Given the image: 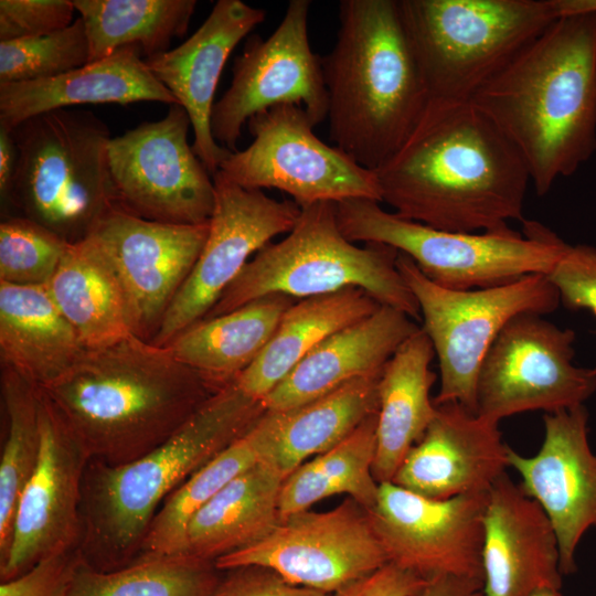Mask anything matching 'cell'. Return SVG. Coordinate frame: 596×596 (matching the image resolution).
Segmentation results:
<instances>
[{"label":"cell","mask_w":596,"mask_h":596,"mask_svg":"<svg viewBox=\"0 0 596 596\" xmlns=\"http://www.w3.org/2000/svg\"><path fill=\"white\" fill-rule=\"evenodd\" d=\"M375 173L393 213L437 230L500 232L525 220L526 162L472 100L430 98L408 138Z\"/></svg>","instance_id":"obj_1"},{"label":"cell","mask_w":596,"mask_h":596,"mask_svg":"<svg viewBox=\"0 0 596 596\" xmlns=\"http://www.w3.org/2000/svg\"><path fill=\"white\" fill-rule=\"evenodd\" d=\"M512 141L536 194L596 151V12L557 17L471 99Z\"/></svg>","instance_id":"obj_2"},{"label":"cell","mask_w":596,"mask_h":596,"mask_svg":"<svg viewBox=\"0 0 596 596\" xmlns=\"http://www.w3.org/2000/svg\"><path fill=\"white\" fill-rule=\"evenodd\" d=\"M220 389L168 347L129 336L86 349L41 391L89 459L121 465L167 441Z\"/></svg>","instance_id":"obj_3"},{"label":"cell","mask_w":596,"mask_h":596,"mask_svg":"<svg viewBox=\"0 0 596 596\" xmlns=\"http://www.w3.org/2000/svg\"><path fill=\"white\" fill-rule=\"evenodd\" d=\"M333 49L321 56L329 137L376 171L408 138L429 93L398 0H342Z\"/></svg>","instance_id":"obj_4"},{"label":"cell","mask_w":596,"mask_h":596,"mask_svg":"<svg viewBox=\"0 0 596 596\" xmlns=\"http://www.w3.org/2000/svg\"><path fill=\"white\" fill-rule=\"evenodd\" d=\"M266 411L263 401L224 385L163 444L121 465L89 459L83 479L79 551L100 572L135 562L167 498L246 434Z\"/></svg>","instance_id":"obj_5"},{"label":"cell","mask_w":596,"mask_h":596,"mask_svg":"<svg viewBox=\"0 0 596 596\" xmlns=\"http://www.w3.org/2000/svg\"><path fill=\"white\" fill-rule=\"evenodd\" d=\"M397 256L389 245L350 242L339 228L337 203L318 202L301 209L285 238L248 260L204 318L273 294L305 299L355 287L417 320L419 308L396 267Z\"/></svg>","instance_id":"obj_6"},{"label":"cell","mask_w":596,"mask_h":596,"mask_svg":"<svg viewBox=\"0 0 596 596\" xmlns=\"http://www.w3.org/2000/svg\"><path fill=\"white\" fill-rule=\"evenodd\" d=\"M430 98L471 100L556 18L552 0H398Z\"/></svg>","instance_id":"obj_7"},{"label":"cell","mask_w":596,"mask_h":596,"mask_svg":"<svg viewBox=\"0 0 596 596\" xmlns=\"http://www.w3.org/2000/svg\"><path fill=\"white\" fill-rule=\"evenodd\" d=\"M337 220L350 242L389 245L407 255L430 281L453 290L549 275L568 246L536 221L524 220L522 232H449L403 219L362 198L337 203Z\"/></svg>","instance_id":"obj_8"},{"label":"cell","mask_w":596,"mask_h":596,"mask_svg":"<svg viewBox=\"0 0 596 596\" xmlns=\"http://www.w3.org/2000/svg\"><path fill=\"white\" fill-rule=\"evenodd\" d=\"M11 131L19 160L10 203L67 243L85 238L116 205L107 125L91 111L63 108Z\"/></svg>","instance_id":"obj_9"},{"label":"cell","mask_w":596,"mask_h":596,"mask_svg":"<svg viewBox=\"0 0 596 596\" xmlns=\"http://www.w3.org/2000/svg\"><path fill=\"white\" fill-rule=\"evenodd\" d=\"M396 267L416 299L438 361L435 405L458 403L477 414V381L493 341L521 313L546 315L561 304L546 275H530L485 289L453 290L430 281L405 254Z\"/></svg>","instance_id":"obj_10"},{"label":"cell","mask_w":596,"mask_h":596,"mask_svg":"<svg viewBox=\"0 0 596 596\" xmlns=\"http://www.w3.org/2000/svg\"><path fill=\"white\" fill-rule=\"evenodd\" d=\"M247 126L252 143L232 152L219 169L230 181L246 189H277L300 209L356 198L382 202L375 171L319 139L301 106L272 107L251 117Z\"/></svg>","instance_id":"obj_11"},{"label":"cell","mask_w":596,"mask_h":596,"mask_svg":"<svg viewBox=\"0 0 596 596\" xmlns=\"http://www.w3.org/2000/svg\"><path fill=\"white\" fill-rule=\"evenodd\" d=\"M189 128L185 109L172 104L161 119L111 137L107 157L117 206L161 223L210 221L214 181L189 145Z\"/></svg>","instance_id":"obj_12"},{"label":"cell","mask_w":596,"mask_h":596,"mask_svg":"<svg viewBox=\"0 0 596 596\" xmlns=\"http://www.w3.org/2000/svg\"><path fill=\"white\" fill-rule=\"evenodd\" d=\"M575 332L538 313H521L500 331L478 374L477 414L498 423L541 409L584 405L596 391V368L574 364Z\"/></svg>","instance_id":"obj_13"},{"label":"cell","mask_w":596,"mask_h":596,"mask_svg":"<svg viewBox=\"0 0 596 596\" xmlns=\"http://www.w3.org/2000/svg\"><path fill=\"white\" fill-rule=\"evenodd\" d=\"M310 6L290 0L272 35L249 36L235 57L231 84L211 117L212 135L222 147L236 152L244 124L275 106L299 105L315 126L328 117L321 56L312 52L308 35Z\"/></svg>","instance_id":"obj_14"},{"label":"cell","mask_w":596,"mask_h":596,"mask_svg":"<svg viewBox=\"0 0 596 596\" xmlns=\"http://www.w3.org/2000/svg\"><path fill=\"white\" fill-rule=\"evenodd\" d=\"M386 563L368 510L351 498L328 511L281 519L258 543L215 561L220 571L266 566L295 585L329 595Z\"/></svg>","instance_id":"obj_15"},{"label":"cell","mask_w":596,"mask_h":596,"mask_svg":"<svg viewBox=\"0 0 596 596\" xmlns=\"http://www.w3.org/2000/svg\"><path fill=\"white\" fill-rule=\"evenodd\" d=\"M215 203L200 256L169 306L152 339L167 347L203 319L238 277L249 257L275 236L289 233L301 212L292 200H275L263 190L246 189L220 171L213 177Z\"/></svg>","instance_id":"obj_16"},{"label":"cell","mask_w":596,"mask_h":596,"mask_svg":"<svg viewBox=\"0 0 596 596\" xmlns=\"http://www.w3.org/2000/svg\"><path fill=\"white\" fill-rule=\"evenodd\" d=\"M488 492L430 499L387 481L368 512L389 563L426 581L454 575L483 583Z\"/></svg>","instance_id":"obj_17"},{"label":"cell","mask_w":596,"mask_h":596,"mask_svg":"<svg viewBox=\"0 0 596 596\" xmlns=\"http://www.w3.org/2000/svg\"><path fill=\"white\" fill-rule=\"evenodd\" d=\"M41 450L18 503L1 582L79 545L83 479L89 456L40 389Z\"/></svg>","instance_id":"obj_18"},{"label":"cell","mask_w":596,"mask_h":596,"mask_svg":"<svg viewBox=\"0 0 596 596\" xmlns=\"http://www.w3.org/2000/svg\"><path fill=\"white\" fill-rule=\"evenodd\" d=\"M209 222L169 224L138 217L117 205L91 233L123 284L132 336L152 341L205 244Z\"/></svg>","instance_id":"obj_19"},{"label":"cell","mask_w":596,"mask_h":596,"mask_svg":"<svg viewBox=\"0 0 596 596\" xmlns=\"http://www.w3.org/2000/svg\"><path fill=\"white\" fill-rule=\"evenodd\" d=\"M544 438L531 457L511 447L508 464L521 477L523 491L549 517L560 546L563 575L576 572V549L596 528V454L588 443V412L584 405L545 413Z\"/></svg>","instance_id":"obj_20"},{"label":"cell","mask_w":596,"mask_h":596,"mask_svg":"<svg viewBox=\"0 0 596 596\" xmlns=\"http://www.w3.org/2000/svg\"><path fill=\"white\" fill-rule=\"evenodd\" d=\"M265 17V10L241 0H219L187 41L145 58L153 76L188 113L194 136L192 149L212 177L232 153L212 135L217 84L232 51Z\"/></svg>","instance_id":"obj_21"},{"label":"cell","mask_w":596,"mask_h":596,"mask_svg":"<svg viewBox=\"0 0 596 596\" xmlns=\"http://www.w3.org/2000/svg\"><path fill=\"white\" fill-rule=\"evenodd\" d=\"M436 407L425 434L406 454L392 482L430 499L488 492L509 467V446L498 423L458 403Z\"/></svg>","instance_id":"obj_22"},{"label":"cell","mask_w":596,"mask_h":596,"mask_svg":"<svg viewBox=\"0 0 596 596\" xmlns=\"http://www.w3.org/2000/svg\"><path fill=\"white\" fill-rule=\"evenodd\" d=\"M555 530L542 507L507 472L488 492L483 519L485 596H530L560 590L562 572Z\"/></svg>","instance_id":"obj_23"},{"label":"cell","mask_w":596,"mask_h":596,"mask_svg":"<svg viewBox=\"0 0 596 596\" xmlns=\"http://www.w3.org/2000/svg\"><path fill=\"white\" fill-rule=\"evenodd\" d=\"M406 313L380 306L370 316L329 336L263 400L268 411L312 401L356 377L383 372L398 347L419 327Z\"/></svg>","instance_id":"obj_24"},{"label":"cell","mask_w":596,"mask_h":596,"mask_svg":"<svg viewBox=\"0 0 596 596\" xmlns=\"http://www.w3.org/2000/svg\"><path fill=\"white\" fill-rule=\"evenodd\" d=\"M177 104L153 76L136 46L88 62L61 75L0 84V126L8 130L38 115L86 104Z\"/></svg>","instance_id":"obj_25"},{"label":"cell","mask_w":596,"mask_h":596,"mask_svg":"<svg viewBox=\"0 0 596 596\" xmlns=\"http://www.w3.org/2000/svg\"><path fill=\"white\" fill-rule=\"evenodd\" d=\"M382 373L356 377L292 408L266 409L248 430L259 460L286 478L341 443L377 413Z\"/></svg>","instance_id":"obj_26"},{"label":"cell","mask_w":596,"mask_h":596,"mask_svg":"<svg viewBox=\"0 0 596 596\" xmlns=\"http://www.w3.org/2000/svg\"><path fill=\"white\" fill-rule=\"evenodd\" d=\"M86 351L46 286L0 281V359L39 389L66 374Z\"/></svg>","instance_id":"obj_27"},{"label":"cell","mask_w":596,"mask_h":596,"mask_svg":"<svg viewBox=\"0 0 596 596\" xmlns=\"http://www.w3.org/2000/svg\"><path fill=\"white\" fill-rule=\"evenodd\" d=\"M432 342L419 328L386 363L379 383L376 453L373 475L379 483L392 481L409 449L417 444L436 414L430 389L436 373Z\"/></svg>","instance_id":"obj_28"},{"label":"cell","mask_w":596,"mask_h":596,"mask_svg":"<svg viewBox=\"0 0 596 596\" xmlns=\"http://www.w3.org/2000/svg\"><path fill=\"white\" fill-rule=\"evenodd\" d=\"M45 286L85 349L104 348L132 336L120 278L92 237L67 244Z\"/></svg>","instance_id":"obj_29"},{"label":"cell","mask_w":596,"mask_h":596,"mask_svg":"<svg viewBox=\"0 0 596 596\" xmlns=\"http://www.w3.org/2000/svg\"><path fill=\"white\" fill-rule=\"evenodd\" d=\"M284 480L260 460L241 472L192 517L184 554L215 562L265 539L281 520Z\"/></svg>","instance_id":"obj_30"},{"label":"cell","mask_w":596,"mask_h":596,"mask_svg":"<svg viewBox=\"0 0 596 596\" xmlns=\"http://www.w3.org/2000/svg\"><path fill=\"white\" fill-rule=\"evenodd\" d=\"M294 304L286 295L264 296L193 323L167 347L181 363L222 387L255 361Z\"/></svg>","instance_id":"obj_31"},{"label":"cell","mask_w":596,"mask_h":596,"mask_svg":"<svg viewBox=\"0 0 596 596\" xmlns=\"http://www.w3.org/2000/svg\"><path fill=\"white\" fill-rule=\"evenodd\" d=\"M380 306L355 287L300 299L286 310L264 350L234 383L248 396L263 401L320 342Z\"/></svg>","instance_id":"obj_32"},{"label":"cell","mask_w":596,"mask_h":596,"mask_svg":"<svg viewBox=\"0 0 596 596\" xmlns=\"http://www.w3.org/2000/svg\"><path fill=\"white\" fill-rule=\"evenodd\" d=\"M376 422L377 413L341 443L305 461L285 478L279 496L281 519L338 494H348L366 510L375 504L380 488L373 475Z\"/></svg>","instance_id":"obj_33"},{"label":"cell","mask_w":596,"mask_h":596,"mask_svg":"<svg viewBox=\"0 0 596 596\" xmlns=\"http://www.w3.org/2000/svg\"><path fill=\"white\" fill-rule=\"evenodd\" d=\"M89 44V61L138 47L146 58L169 50L185 34L195 0H72Z\"/></svg>","instance_id":"obj_34"},{"label":"cell","mask_w":596,"mask_h":596,"mask_svg":"<svg viewBox=\"0 0 596 596\" xmlns=\"http://www.w3.org/2000/svg\"><path fill=\"white\" fill-rule=\"evenodd\" d=\"M223 573L189 554L140 556L110 572L82 561L66 596H209Z\"/></svg>","instance_id":"obj_35"},{"label":"cell","mask_w":596,"mask_h":596,"mask_svg":"<svg viewBox=\"0 0 596 596\" xmlns=\"http://www.w3.org/2000/svg\"><path fill=\"white\" fill-rule=\"evenodd\" d=\"M1 398L7 432L0 457V560L9 550L18 503L41 450L40 389L2 366Z\"/></svg>","instance_id":"obj_36"},{"label":"cell","mask_w":596,"mask_h":596,"mask_svg":"<svg viewBox=\"0 0 596 596\" xmlns=\"http://www.w3.org/2000/svg\"><path fill=\"white\" fill-rule=\"evenodd\" d=\"M257 461L258 453L247 432L167 498L151 523L140 556L184 554L188 524L195 512Z\"/></svg>","instance_id":"obj_37"},{"label":"cell","mask_w":596,"mask_h":596,"mask_svg":"<svg viewBox=\"0 0 596 596\" xmlns=\"http://www.w3.org/2000/svg\"><path fill=\"white\" fill-rule=\"evenodd\" d=\"M89 61V44L79 17L65 29L34 38L0 42V84L51 78Z\"/></svg>","instance_id":"obj_38"},{"label":"cell","mask_w":596,"mask_h":596,"mask_svg":"<svg viewBox=\"0 0 596 596\" xmlns=\"http://www.w3.org/2000/svg\"><path fill=\"white\" fill-rule=\"evenodd\" d=\"M67 242L24 216H6L0 223V281L45 286L53 277Z\"/></svg>","instance_id":"obj_39"},{"label":"cell","mask_w":596,"mask_h":596,"mask_svg":"<svg viewBox=\"0 0 596 596\" xmlns=\"http://www.w3.org/2000/svg\"><path fill=\"white\" fill-rule=\"evenodd\" d=\"M71 0H1L0 42L45 35L71 25Z\"/></svg>","instance_id":"obj_40"},{"label":"cell","mask_w":596,"mask_h":596,"mask_svg":"<svg viewBox=\"0 0 596 596\" xmlns=\"http://www.w3.org/2000/svg\"><path fill=\"white\" fill-rule=\"evenodd\" d=\"M546 276L566 308L588 310L596 317V247L568 244Z\"/></svg>","instance_id":"obj_41"},{"label":"cell","mask_w":596,"mask_h":596,"mask_svg":"<svg viewBox=\"0 0 596 596\" xmlns=\"http://www.w3.org/2000/svg\"><path fill=\"white\" fill-rule=\"evenodd\" d=\"M82 561L78 546L49 555L1 582L0 596H66Z\"/></svg>","instance_id":"obj_42"},{"label":"cell","mask_w":596,"mask_h":596,"mask_svg":"<svg viewBox=\"0 0 596 596\" xmlns=\"http://www.w3.org/2000/svg\"><path fill=\"white\" fill-rule=\"evenodd\" d=\"M209 596H330L295 585L274 570L262 565H245L226 570Z\"/></svg>","instance_id":"obj_43"},{"label":"cell","mask_w":596,"mask_h":596,"mask_svg":"<svg viewBox=\"0 0 596 596\" xmlns=\"http://www.w3.org/2000/svg\"><path fill=\"white\" fill-rule=\"evenodd\" d=\"M428 581L386 563L332 594V596H422Z\"/></svg>","instance_id":"obj_44"},{"label":"cell","mask_w":596,"mask_h":596,"mask_svg":"<svg viewBox=\"0 0 596 596\" xmlns=\"http://www.w3.org/2000/svg\"><path fill=\"white\" fill-rule=\"evenodd\" d=\"M19 160V149L12 131L0 126V196L10 203Z\"/></svg>","instance_id":"obj_45"},{"label":"cell","mask_w":596,"mask_h":596,"mask_svg":"<svg viewBox=\"0 0 596 596\" xmlns=\"http://www.w3.org/2000/svg\"><path fill=\"white\" fill-rule=\"evenodd\" d=\"M479 579L454 575H438L430 578L422 596H471L482 589Z\"/></svg>","instance_id":"obj_46"},{"label":"cell","mask_w":596,"mask_h":596,"mask_svg":"<svg viewBox=\"0 0 596 596\" xmlns=\"http://www.w3.org/2000/svg\"><path fill=\"white\" fill-rule=\"evenodd\" d=\"M557 17L596 12V0H552Z\"/></svg>","instance_id":"obj_47"},{"label":"cell","mask_w":596,"mask_h":596,"mask_svg":"<svg viewBox=\"0 0 596 596\" xmlns=\"http://www.w3.org/2000/svg\"><path fill=\"white\" fill-rule=\"evenodd\" d=\"M530 596H562L560 590L552 588H541L533 592Z\"/></svg>","instance_id":"obj_48"},{"label":"cell","mask_w":596,"mask_h":596,"mask_svg":"<svg viewBox=\"0 0 596 596\" xmlns=\"http://www.w3.org/2000/svg\"><path fill=\"white\" fill-rule=\"evenodd\" d=\"M471 596H485V595L482 594V592H481V590H479V592H477V593L472 594Z\"/></svg>","instance_id":"obj_49"}]
</instances>
